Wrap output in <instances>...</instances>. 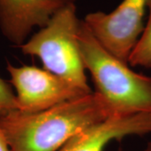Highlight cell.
<instances>
[{
	"label": "cell",
	"instance_id": "obj_4",
	"mask_svg": "<svg viewBox=\"0 0 151 151\" xmlns=\"http://www.w3.org/2000/svg\"><path fill=\"white\" fill-rule=\"evenodd\" d=\"M148 0H123L113 12H93L84 22L109 53L129 64V57L144 31Z\"/></svg>",
	"mask_w": 151,
	"mask_h": 151
},
{
	"label": "cell",
	"instance_id": "obj_2",
	"mask_svg": "<svg viewBox=\"0 0 151 151\" xmlns=\"http://www.w3.org/2000/svg\"><path fill=\"white\" fill-rule=\"evenodd\" d=\"M83 64L110 117L151 113V77L135 72L129 64L109 53L84 20L77 34Z\"/></svg>",
	"mask_w": 151,
	"mask_h": 151
},
{
	"label": "cell",
	"instance_id": "obj_9",
	"mask_svg": "<svg viewBox=\"0 0 151 151\" xmlns=\"http://www.w3.org/2000/svg\"><path fill=\"white\" fill-rule=\"evenodd\" d=\"M18 110L16 96L10 85L0 77V118Z\"/></svg>",
	"mask_w": 151,
	"mask_h": 151
},
{
	"label": "cell",
	"instance_id": "obj_1",
	"mask_svg": "<svg viewBox=\"0 0 151 151\" xmlns=\"http://www.w3.org/2000/svg\"><path fill=\"white\" fill-rule=\"evenodd\" d=\"M110 118L93 92L35 113L13 111L0 118V129L11 151H58L70 139Z\"/></svg>",
	"mask_w": 151,
	"mask_h": 151
},
{
	"label": "cell",
	"instance_id": "obj_3",
	"mask_svg": "<svg viewBox=\"0 0 151 151\" xmlns=\"http://www.w3.org/2000/svg\"><path fill=\"white\" fill-rule=\"evenodd\" d=\"M81 21L76 4H70L58 11L19 48L24 55L40 59L44 69L90 94L93 92L87 81L77 40Z\"/></svg>",
	"mask_w": 151,
	"mask_h": 151
},
{
	"label": "cell",
	"instance_id": "obj_7",
	"mask_svg": "<svg viewBox=\"0 0 151 151\" xmlns=\"http://www.w3.org/2000/svg\"><path fill=\"white\" fill-rule=\"evenodd\" d=\"M151 134V113L110 117L73 136L58 151H104L113 141Z\"/></svg>",
	"mask_w": 151,
	"mask_h": 151
},
{
	"label": "cell",
	"instance_id": "obj_6",
	"mask_svg": "<svg viewBox=\"0 0 151 151\" xmlns=\"http://www.w3.org/2000/svg\"><path fill=\"white\" fill-rule=\"evenodd\" d=\"M76 0H0V30L20 46L34 28H44L55 14Z\"/></svg>",
	"mask_w": 151,
	"mask_h": 151
},
{
	"label": "cell",
	"instance_id": "obj_8",
	"mask_svg": "<svg viewBox=\"0 0 151 151\" xmlns=\"http://www.w3.org/2000/svg\"><path fill=\"white\" fill-rule=\"evenodd\" d=\"M149 19L140 38L136 44L129 57V64L131 66H140L151 69V0H148Z\"/></svg>",
	"mask_w": 151,
	"mask_h": 151
},
{
	"label": "cell",
	"instance_id": "obj_10",
	"mask_svg": "<svg viewBox=\"0 0 151 151\" xmlns=\"http://www.w3.org/2000/svg\"><path fill=\"white\" fill-rule=\"evenodd\" d=\"M0 151H11L4 137V134L1 129H0Z\"/></svg>",
	"mask_w": 151,
	"mask_h": 151
},
{
	"label": "cell",
	"instance_id": "obj_11",
	"mask_svg": "<svg viewBox=\"0 0 151 151\" xmlns=\"http://www.w3.org/2000/svg\"><path fill=\"white\" fill-rule=\"evenodd\" d=\"M144 151H151V141L147 144V145H146L145 149Z\"/></svg>",
	"mask_w": 151,
	"mask_h": 151
},
{
	"label": "cell",
	"instance_id": "obj_5",
	"mask_svg": "<svg viewBox=\"0 0 151 151\" xmlns=\"http://www.w3.org/2000/svg\"><path fill=\"white\" fill-rule=\"evenodd\" d=\"M10 82L16 91L18 110L42 112L77 97L87 95L80 88L50 71L33 65L8 64Z\"/></svg>",
	"mask_w": 151,
	"mask_h": 151
}]
</instances>
